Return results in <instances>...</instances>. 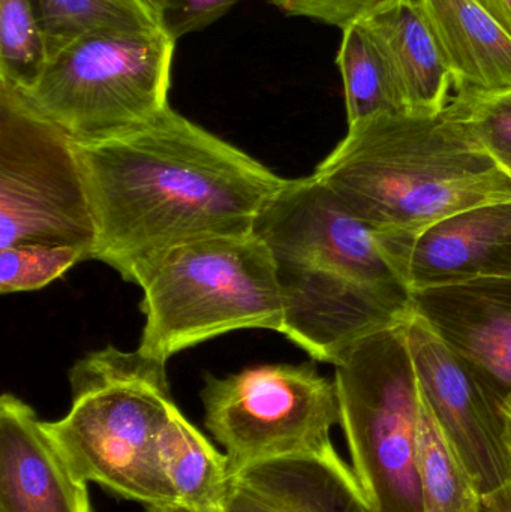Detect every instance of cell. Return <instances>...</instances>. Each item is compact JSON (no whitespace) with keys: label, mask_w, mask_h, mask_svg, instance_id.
<instances>
[{"label":"cell","mask_w":511,"mask_h":512,"mask_svg":"<svg viewBox=\"0 0 511 512\" xmlns=\"http://www.w3.org/2000/svg\"><path fill=\"white\" fill-rule=\"evenodd\" d=\"M77 149L95 221L92 259L138 286L180 246L254 233L285 182L171 107Z\"/></svg>","instance_id":"cell-1"},{"label":"cell","mask_w":511,"mask_h":512,"mask_svg":"<svg viewBox=\"0 0 511 512\" xmlns=\"http://www.w3.org/2000/svg\"><path fill=\"white\" fill-rule=\"evenodd\" d=\"M284 300V336L335 366L360 340L414 315L413 289L374 231L314 176L287 180L261 210Z\"/></svg>","instance_id":"cell-2"},{"label":"cell","mask_w":511,"mask_h":512,"mask_svg":"<svg viewBox=\"0 0 511 512\" xmlns=\"http://www.w3.org/2000/svg\"><path fill=\"white\" fill-rule=\"evenodd\" d=\"M381 242L462 210L511 200V173L444 110L383 113L348 125L312 174Z\"/></svg>","instance_id":"cell-3"},{"label":"cell","mask_w":511,"mask_h":512,"mask_svg":"<svg viewBox=\"0 0 511 512\" xmlns=\"http://www.w3.org/2000/svg\"><path fill=\"white\" fill-rule=\"evenodd\" d=\"M69 384L68 414L45 427L80 480L146 508H179L158 454L176 408L167 363L105 346L74 364Z\"/></svg>","instance_id":"cell-4"},{"label":"cell","mask_w":511,"mask_h":512,"mask_svg":"<svg viewBox=\"0 0 511 512\" xmlns=\"http://www.w3.org/2000/svg\"><path fill=\"white\" fill-rule=\"evenodd\" d=\"M140 288L146 322L137 349L165 363L233 331L284 333L275 261L255 233L180 246L152 268Z\"/></svg>","instance_id":"cell-5"},{"label":"cell","mask_w":511,"mask_h":512,"mask_svg":"<svg viewBox=\"0 0 511 512\" xmlns=\"http://www.w3.org/2000/svg\"><path fill=\"white\" fill-rule=\"evenodd\" d=\"M339 426L368 512H423L417 472L420 393L405 322L335 364Z\"/></svg>","instance_id":"cell-6"},{"label":"cell","mask_w":511,"mask_h":512,"mask_svg":"<svg viewBox=\"0 0 511 512\" xmlns=\"http://www.w3.org/2000/svg\"><path fill=\"white\" fill-rule=\"evenodd\" d=\"M174 47L161 27L89 33L51 54L35 86L20 93L75 143L105 140L170 108Z\"/></svg>","instance_id":"cell-7"},{"label":"cell","mask_w":511,"mask_h":512,"mask_svg":"<svg viewBox=\"0 0 511 512\" xmlns=\"http://www.w3.org/2000/svg\"><path fill=\"white\" fill-rule=\"evenodd\" d=\"M201 402L204 424L224 448L231 475L267 460H314L365 499L353 468L333 444V427L341 421L335 381L314 364H263L225 378L207 375Z\"/></svg>","instance_id":"cell-8"},{"label":"cell","mask_w":511,"mask_h":512,"mask_svg":"<svg viewBox=\"0 0 511 512\" xmlns=\"http://www.w3.org/2000/svg\"><path fill=\"white\" fill-rule=\"evenodd\" d=\"M77 246L92 259L95 221L77 143L0 83V249Z\"/></svg>","instance_id":"cell-9"},{"label":"cell","mask_w":511,"mask_h":512,"mask_svg":"<svg viewBox=\"0 0 511 512\" xmlns=\"http://www.w3.org/2000/svg\"><path fill=\"white\" fill-rule=\"evenodd\" d=\"M405 334L420 391L480 489L503 486L511 478V456L501 403L416 313Z\"/></svg>","instance_id":"cell-10"},{"label":"cell","mask_w":511,"mask_h":512,"mask_svg":"<svg viewBox=\"0 0 511 512\" xmlns=\"http://www.w3.org/2000/svg\"><path fill=\"white\" fill-rule=\"evenodd\" d=\"M380 245L413 292L511 277V200L462 210L416 236Z\"/></svg>","instance_id":"cell-11"},{"label":"cell","mask_w":511,"mask_h":512,"mask_svg":"<svg viewBox=\"0 0 511 512\" xmlns=\"http://www.w3.org/2000/svg\"><path fill=\"white\" fill-rule=\"evenodd\" d=\"M414 313L511 412V277L413 292Z\"/></svg>","instance_id":"cell-12"},{"label":"cell","mask_w":511,"mask_h":512,"mask_svg":"<svg viewBox=\"0 0 511 512\" xmlns=\"http://www.w3.org/2000/svg\"><path fill=\"white\" fill-rule=\"evenodd\" d=\"M0 512H93L45 421L11 393L0 399Z\"/></svg>","instance_id":"cell-13"},{"label":"cell","mask_w":511,"mask_h":512,"mask_svg":"<svg viewBox=\"0 0 511 512\" xmlns=\"http://www.w3.org/2000/svg\"><path fill=\"white\" fill-rule=\"evenodd\" d=\"M359 23L386 57L408 113L434 116L446 110L455 89L453 75L420 0H395Z\"/></svg>","instance_id":"cell-14"},{"label":"cell","mask_w":511,"mask_h":512,"mask_svg":"<svg viewBox=\"0 0 511 512\" xmlns=\"http://www.w3.org/2000/svg\"><path fill=\"white\" fill-rule=\"evenodd\" d=\"M224 512H368L365 499L314 460L275 459L231 475Z\"/></svg>","instance_id":"cell-15"},{"label":"cell","mask_w":511,"mask_h":512,"mask_svg":"<svg viewBox=\"0 0 511 512\" xmlns=\"http://www.w3.org/2000/svg\"><path fill=\"white\" fill-rule=\"evenodd\" d=\"M455 92L511 87V35L477 0H420Z\"/></svg>","instance_id":"cell-16"},{"label":"cell","mask_w":511,"mask_h":512,"mask_svg":"<svg viewBox=\"0 0 511 512\" xmlns=\"http://www.w3.org/2000/svg\"><path fill=\"white\" fill-rule=\"evenodd\" d=\"M158 454L179 510L224 512L231 490L225 454L174 408L158 436Z\"/></svg>","instance_id":"cell-17"},{"label":"cell","mask_w":511,"mask_h":512,"mask_svg":"<svg viewBox=\"0 0 511 512\" xmlns=\"http://www.w3.org/2000/svg\"><path fill=\"white\" fill-rule=\"evenodd\" d=\"M419 384V382H417ZM417 472L423 512H477L483 492L420 391Z\"/></svg>","instance_id":"cell-18"},{"label":"cell","mask_w":511,"mask_h":512,"mask_svg":"<svg viewBox=\"0 0 511 512\" xmlns=\"http://www.w3.org/2000/svg\"><path fill=\"white\" fill-rule=\"evenodd\" d=\"M336 65L344 83L348 125L375 114L408 113L386 57L362 24L342 29Z\"/></svg>","instance_id":"cell-19"},{"label":"cell","mask_w":511,"mask_h":512,"mask_svg":"<svg viewBox=\"0 0 511 512\" xmlns=\"http://www.w3.org/2000/svg\"><path fill=\"white\" fill-rule=\"evenodd\" d=\"M51 54L95 32L158 29V18L140 0H35Z\"/></svg>","instance_id":"cell-20"},{"label":"cell","mask_w":511,"mask_h":512,"mask_svg":"<svg viewBox=\"0 0 511 512\" xmlns=\"http://www.w3.org/2000/svg\"><path fill=\"white\" fill-rule=\"evenodd\" d=\"M50 60L35 0H0V83L26 93Z\"/></svg>","instance_id":"cell-21"},{"label":"cell","mask_w":511,"mask_h":512,"mask_svg":"<svg viewBox=\"0 0 511 512\" xmlns=\"http://www.w3.org/2000/svg\"><path fill=\"white\" fill-rule=\"evenodd\" d=\"M447 110L511 173V87L458 90Z\"/></svg>","instance_id":"cell-22"},{"label":"cell","mask_w":511,"mask_h":512,"mask_svg":"<svg viewBox=\"0 0 511 512\" xmlns=\"http://www.w3.org/2000/svg\"><path fill=\"white\" fill-rule=\"evenodd\" d=\"M86 259L89 252L77 246L20 243L0 249V292L38 291Z\"/></svg>","instance_id":"cell-23"},{"label":"cell","mask_w":511,"mask_h":512,"mask_svg":"<svg viewBox=\"0 0 511 512\" xmlns=\"http://www.w3.org/2000/svg\"><path fill=\"white\" fill-rule=\"evenodd\" d=\"M282 11L345 29L386 8L395 0H269Z\"/></svg>","instance_id":"cell-24"},{"label":"cell","mask_w":511,"mask_h":512,"mask_svg":"<svg viewBox=\"0 0 511 512\" xmlns=\"http://www.w3.org/2000/svg\"><path fill=\"white\" fill-rule=\"evenodd\" d=\"M237 2L239 0H165L158 14V24L177 41L215 23Z\"/></svg>","instance_id":"cell-25"},{"label":"cell","mask_w":511,"mask_h":512,"mask_svg":"<svg viewBox=\"0 0 511 512\" xmlns=\"http://www.w3.org/2000/svg\"><path fill=\"white\" fill-rule=\"evenodd\" d=\"M477 512H511V478L498 489L483 493Z\"/></svg>","instance_id":"cell-26"},{"label":"cell","mask_w":511,"mask_h":512,"mask_svg":"<svg viewBox=\"0 0 511 512\" xmlns=\"http://www.w3.org/2000/svg\"><path fill=\"white\" fill-rule=\"evenodd\" d=\"M511 35V0H477Z\"/></svg>","instance_id":"cell-27"},{"label":"cell","mask_w":511,"mask_h":512,"mask_svg":"<svg viewBox=\"0 0 511 512\" xmlns=\"http://www.w3.org/2000/svg\"><path fill=\"white\" fill-rule=\"evenodd\" d=\"M140 2L143 3L144 6H147V8L155 14V17L158 18L159 11H161L165 0H140Z\"/></svg>","instance_id":"cell-28"},{"label":"cell","mask_w":511,"mask_h":512,"mask_svg":"<svg viewBox=\"0 0 511 512\" xmlns=\"http://www.w3.org/2000/svg\"><path fill=\"white\" fill-rule=\"evenodd\" d=\"M506 417V444L511 456V412H504Z\"/></svg>","instance_id":"cell-29"},{"label":"cell","mask_w":511,"mask_h":512,"mask_svg":"<svg viewBox=\"0 0 511 512\" xmlns=\"http://www.w3.org/2000/svg\"><path fill=\"white\" fill-rule=\"evenodd\" d=\"M144 512H186L179 508H146Z\"/></svg>","instance_id":"cell-30"}]
</instances>
